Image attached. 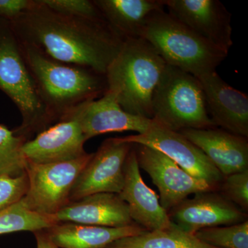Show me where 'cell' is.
Returning a JSON list of instances; mask_svg holds the SVG:
<instances>
[{
	"mask_svg": "<svg viewBox=\"0 0 248 248\" xmlns=\"http://www.w3.org/2000/svg\"><path fill=\"white\" fill-rule=\"evenodd\" d=\"M10 22L21 43L57 61L104 76L124 42L104 19L59 14L40 0H34L30 9Z\"/></svg>",
	"mask_w": 248,
	"mask_h": 248,
	"instance_id": "obj_1",
	"label": "cell"
},
{
	"mask_svg": "<svg viewBox=\"0 0 248 248\" xmlns=\"http://www.w3.org/2000/svg\"><path fill=\"white\" fill-rule=\"evenodd\" d=\"M20 45L41 99L54 123L66 120L80 107L107 92L104 75L57 61L35 47Z\"/></svg>",
	"mask_w": 248,
	"mask_h": 248,
	"instance_id": "obj_2",
	"label": "cell"
},
{
	"mask_svg": "<svg viewBox=\"0 0 248 248\" xmlns=\"http://www.w3.org/2000/svg\"><path fill=\"white\" fill-rule=\"evenodd\" d=\"M166 66L145 39H125L106 73L107 91L115 94L125 112L152 120V99Z\"/></svg>",
	"mask_w": 248,
	"mask_h": 248,
	"instance_id": "obj_3",
	"label": "cell"
},
{
	"mask_svg": "<svg viewBox=\"0 0 248 248\" xmlns=\"http://www.w3.org/2000/svg\"><path fill=\"white\" fill-rule=\"evenodd\" d=\"M0 90L16 104L22 115L14 129L17 136L32 140L55 124L41 99L11 22L0 18Z\"/></svg>",
	"mask_w": 248,
	"mask_h": 248,
	"instance_id": "obj_4",
	"label": "cell"
},
{
	"mask_svg": "<svg viewBox=\"0 0 248 248\" xmlns=\"http://www.w3.org/2000/svg\"><path fill=\"white\" fill-rule=\"evenodd\" d=\"M140 37L148 41L168 65L197 78L216 71L228 55L192 32L165 9L151 16Z\"/></svg>",
	"mask_w": 248,
	"mask_h": 248,
	"instance_id": "obj_5",
	"label": "cell"
},
{
	"mask_svg": "<svg viewBox=\"0 0 248 248\" xmlns=\"http://www.w3.org/2000/svg\"><path fill=\"white\" fill-rule=\"evenodd\" d=\"M152 110L153 120L174 131L217 128L199 79L168 64L153 94Z\"/></svg>",
	"mask_w": 248,
	"mask_h": 248,
	"instance_id": "obj_6",
	"label": "cell"
},
{
	"mask_svg": "<svg viewBox=\"0 0 248 248\" xmlns=\"http://www.w3.org/2000/svg\"><path fill=\"white\" fill-rule=\"evenodd\" d=\"M93 155L87 153L79 159L54 164L27 161L29 189L22 199L26 206L40 215H55L69 203L73 186Z\"/></svg>",
	"mask_w": 248,
	"mask_h": 248,
	"instance_id": "obj_7",
	"label": "cell"
},
{
	"mask_svg": "<svg viewBox=\"0 0 248 248\" xmlns=\"http://www.w3.org/2000/svg\"><path fill=\"white\" fill-rule=\"evenodd\" d=\"M128 143L144 145L159 151L192 177L205 181L218 189L223 175L198 147L179 132L166 128L152 119L143 133L120 138Z\"/></svg>",
	"mask_w": 248,
	"mask_h": 248,
	"instance_id": "obj_8",
	"label": "cell"
},
{
	"mask_svg": "<svg viewBox=\"0 0 248 248\" xmlns=\"http://www.w3.org/2000/svg\"><path fill=\"white\" fill-rule=\"evenodd\" d=\"M139 167L148 173L159 191V203L166 211L177 206L190 195L217 191L205 181L192 177L159 151L134 143Z\"/></svg>",
	"mask_w": 248,
	"mask_h": 248,
	"instance_id": "obj_9",
	"label": "cell"
},
{
	"mask_svg": "<svg viewBox=\"0 0 248 248\" xmlns=\"http://www.w3.org/2000/svg\"><path fill=\"white\" fill-rule=\"evenodd\" d=\"M133 145L120 138L103 142L76 179L70 202L102 192L120 194L124 186V164Z\"/></svg>",
	"mask_w": 248,
	"mask_h": 248,
	"instance_id": "obj_10",
	"label": "cell"
},
{
	"mask_svg": "<svg viewBox=\"0 0 248 248\" xmlns=\"http://www.w3.org/2000/svg\"><path fill=\"white\" fill-rule=\"evenodd\" d=\"M169 14L217 48L229 53L232 15L218 0H164Z\"/></svg>",
	"mask_w": 248,
	"mask_h": 248,
	"instance_id": "obj_11",
	"label": "cell"
},
{
	"mask_svg": "<svg viewBox=\"0 0 248 248\" xmlns=\"http://www.w3.org/2000/svg\"><path fill=\"white\" fill-rule=\"evenodd\" d=\"M170 221L183 231L195 234L203 228L231 226L248 220L247 213L218 191L195 194L168 212Z\"/></svg>",
	"mask_w": 248,
	"mask_h": 248,
	"instance_id": "obj_12",
	"label": "cell"
},
{
	"mask_svg": "<svg viewBox=\"0 0 248 248\" xmlns=\"http://www.w3.org/2000/svg\"><path fill=\"white\" fill-rule=\"evenodd\" d=\"M86 141L79 123L73 119H66L26 141L22 153L27 161L33 164L64 162L87 154L84 150Z\"/></svg>",
	"mask_w": 248,
	"mask_h": 248,
	"instance_id": "obj_13",
	"label": "cell"
},
{
	"mask_svg": "<svg viewBox=\"0 0 248 248\" xmlns=\"http://www.w3.org/2000/svg\"><path fill=\"white\" fill-rule=\"evenodd\" d=\"M197 79L202 85L208 114L215 126L248 138V94L227 84L217 71Z\"/></svg>",
	"mask_w": 248,
	"mask_h": 248,
	"instance_id": "obj_14",
	"label": "cell"
},
{
	"mask_svg": "<svg viewBox=\"0 0 248 248\" xmlns=\"http://www.w3.org/2000/svg\"><path fill=\"white\" fill-rule=\"evenodd\" d=\"M67 119L79 123L86 140L115 132L144 133L152 120L128 113L120 107L115 94L107 91L102 97L80 107Z\"/></svg>",
	"mask_w": 248,
	"mask_h": 248,
	"instance_id": "obj_15",
	"label": "cell"
},
{
	"mask_svg": "<svg viewBox=\"0 0 248 248\" xmlns=\"http://www.w3.org/2000/svg\"><path fill=\"white\" fill-rule=\"evenodd\" d=\"M119 197L128 205L133 221L147 231L165 229L172 222L161 207L159 196L145 184L134 145L124 164V182Z\"/></svg>",
	"mask_w": 248,
	"mask_h": 248,
	"instance_id": "obj_16",
	"label": "cell"
},
{
	"mask_svg": "<svg viewBox=\"0 0 248 248\" xmlns=\"http://www.w3.org/2000/svg\"><path fill=\"white\" fill-rule=\"evenodd\" d=\"M56 223L123 228L136 224L130 217L128 205L117 194H93L69 202L53 216Z\"/></svg>",
	"mask_w": 248,
	"mask_h": 248,
	"instance_id": "obj_17",
	"label": "cell"
},
{
	"mask_svg": "<svg viewBox=\"0 0 248 248\" xmlns=\"http://www.w3.org/2000/svg\"><path fill=\"white\" fill-rule=\"evenodd\" d=\"M208 156L223 177L248 170V140L217 128L181 130Z\"/></svg>",
	"mask_w": 248,
	"mask_h": 248,
	"instance_id": "obj_18",
	"label": "cell"
},
{
	"mask_svg": "<svg viewBox=\"0 0 248 248\" xmlns=\"http://www.w3.org/2000/svg\"><path fill=\"white\" fill-rule=\"evenodd\" d=\"M49 239L60 248H106L117 240L147 231L138 224L123 228L57 223L45 230Z\"/></svg>",
	"mask_w": 248,
	"mask_h": 248,
	"instance_id": "obj_19",
	"label": "cell"
},
{
	"mask_svg": "<svg viewBox=\"0 0 248 248\" xmlns=\"http://www.w3.org/2000/svg\"><path fill=\"white\" fill-rule=\"evenodd\" d=\"M106 22L124 39L140 37L148 19L165 9L164 0H94Z\"/></svg>",
	"mask_w": 248,
	"mask_h": 248,
	"instance_id": "obj_20",
	"label": "cell"
},
{
	"mask_svg": "<svg viewBox=\"0 0 248 248\" xmlns=\"http://www.w3.org/2000/svg\"><path fill=\"white\" fill-rule=\"evenodd\" d=\"M106 248H219L205 244L194 234L172 223L165 229L146 231L143 234L114 241Z\"/></svg>",
	"mask_w": 248,
	"mask_h": 248,
	"instance_id": "obj_21",
	"label": "cell"
},
{
	"mask_svg": "<svg viewBox=\"0 0 248 248\" xmlns=\"http://www.w3.org/2000/svg\"><path fill=\"white\" fill-rule=\"evenodd\" d=\"M57 223L53 217L45 216L29 210L22 200L0 213V235L20 231H43Z\"/></svg>",
	"mask_w": 248,
	"mask_h": 248,
	"instance_id": "obj_22",
	"label": "cell"
},
{
	"mask_svg": "<svg viewBox=\"0 0 248 248\" xmlns=\"http://www.w3.org/2000/svg\"><path fill=\"white\" fill-rule=\"evenodd\" d=\"M26 141L14 130L0 124V177H18L26 172L27 161L22 153Z\"/></svg>",
	"mask_w": 248,
	"mask_h": 248,
	"instance_id": "obj_23",
	"label": "cell"
},
{
	"mask_svg": "<svg viewBox=\"0 0 248 248\" xmlns=\"http://www.w3.org/2000/svg\"><path fill=\"white\" fill-rule=\"evenodd\" d=\"M194 234L214 247L248 248V220L231 226L203 228Z\"/></svg>",
	"mask_w": 248,
	"mask_h": 248,
	"instance_id": "obj_24",
	"label": "cell"
},
{
	"mask_svg": "<svg viewBox=\"0 0 248 248\" xmlns=\"http://www.w3.org/2000/svg\"><path fill=\"white\" fill-rule=\"evenodd\" d=\"M218 192L226 200L247 213L248 210V170L223 177Z\"/></svg>",
	"mask_w": 248,
	"mask_h": 248,
	"instance_id": "obj_25",
	"label": "cell"
},
{
	"mask_svg": "<svg viewBox=\"0 0 248 248\" xmlns=\"http://www.w3.org/2000/svg\"><path fill=\"white\" fill-rule=\"evenodd\" d=\"M55 12L66 16L104 19L94 0H40ZM105 20V19H104Z\"/></svg>",
	"mask_w": 248,
	"mask_h": 248,
	"instance_id": "obj_26",
	"label": "cell"
},
{
	"mask_svg": "<svg viewBox=\"0 0 248 248\" xmlns=\"http://www.w3.org/2000/svg\"><path fill=\"white\" fill-rule=\"evenodd\" d=\"M28 189L27 172L18 177H0V213L19 203L27 195Z\"/></svg>",
	"mask_w": 248,
	"mask_h": 248,
	"instance_id": "obj_27",
	"label": "cell"
},
{
	"mask_svg": "<svg viewBox=\"0 0 248 248\" xmlns=\"http://www.w3.org/2000/svg\"><path fill=\"white\" fill-rule=\"evenodd\" d=\"M33 4L34 0H0V18L14 21Z\"/></svg>",
	"mask_w": 248,
	"mask_h": 248,
	"instance_id": "obj_28",
	"label": "cell"
},
{
	"mask_svg": "<svg viewBox=\"0 0 248 248\" xmlns=\"http://www.w3.org/2000/svg\"><path fill=\"white\" fill-rule=\"evenodd\" d=\"M34 234L37 241V248H60L50 241L45 230L36 231Z\"/></svg>",
	"mask_w": 248,
	"mask_h": 248,
	"instance_id": "obj_29",
	"label": "cell"
}]
</instances>
